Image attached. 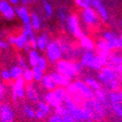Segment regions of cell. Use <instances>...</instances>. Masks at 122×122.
I'll use <instances>...</instances> for the list:
<instances>
[{"label": "cell", "instance_id": "obj_1", "mask_svg": "<svg viewBox=\"0 0 122 122\" xmlns=\"http://www.w3.org/2000/svg\"><path fill=\"white\" fill-rule=\"evenodd\" d=\"M98 71L97 80L100 82L101 86L103 85L105 89L109 91L119 90V75L113 68L105 66Z\"/></svg>", "mask_w": 122, "mask_h": 122}, {"label": "cell", "instance_id": "obj_2", "mask_svg": "<svg viewBox=\"0 0 122 122\" xmlns=\"http://www.w3.org/2000/svg\"><path fill=\"white\" fill-rule=\"evenodd\" d=\"M64 105L68 109L69 114L77 122H84L91 119V114L85 107L80 106L69 95L64 101Z\"/></svg>", "mask_w": 122, "mask_h": 122}, {"label": "cell", "instance_id": "obj_3", "mask_svg": "<svg viewBox=\"0 0 122 122\" xmlns=\"http://www.w3.org/2000/svg\"><path fill=\"white\" fill-rule=\"evenodd\" d=\"M55 66H56L55 71L64 75L65 76L70 78L71 81L76 78L78 75H81L82 71V66H81L80 63L75 62V61H71V60L63 59L59 61Z\"/></svg>", "mask_w": 122, "mask_h": 122}, {"label": "cell", "instance_id": "obj_4", "mask_svg": "<svg viewBox=\"0 0 122 122\" xmlns=\"http://www.w3.org/2000/svg\"><path fill=\"white\" fill-rule=\"evenodd\" d=\"M80 64L82 68H86L92 71H100L101 68H103V64L100 58L93 51H84L81 56Z\"/></svg>", "mask_w": 122, "mask_h": 122}, {"label": "cell", "instance_id": "obj_5", "mask_svg": "<svg viewBox=\"0 0 122 122\" xmlns=\"http://www.w3.org/2000/svg\"><path fill=\"white\" fill-rule=\"evenodd\" d=\"M45 57L47 58L49 64L56 65L59 61L63 60L64 51L59 40H53L49 43L45 51Z\"/></svg>", "mask_w": 122, "mask_h": 122}, {"label": "cell", "instance_id": "obj_6", "mask_svg": "<svg viewBox=\"0 0 122 122\" xmlns=\"http://www.w3.org/2000/svg\"><path fill=\"white\" fill-rule=\"evenodd\" d=\"M82 106L85 107L90 112L91 119L93 121H99L103 119V117L106 114L105 106L94 98L89 99V100H84L82 103Z\"/></svg>", "mask_w": 122, "mask_h": 122}, {"label": "cell", "instance_id": "obj_7", "mask_svg": "<svg viewBox=\"0 0 122 122\" xmlns=\"http://www.w3.org/2000/svg\"><path fill=\"white\" fill-rule=\"evenodd\" d=\"M26 82L22 78L14 81L11 83L10 86V95L11 98L16 104L19 103V101H22L26 97Z\"/></svg>", "mask_w": 122, "mask_h": 122}, {"label": "cell", "instance_id": "obj_8", "mask_svg": "<svg viewBox=\"0 0 122 122\" xmlns=\"http://www.w3.org/2000/svg\"><path fill=\"white\" fill-rule=\"evenodd\" d=\"M17 114L14 106L9 101L0 102V122H16Z\"/></svg>", "mask_w": 122, "mask_h": 122}, {"label": "cell", "instance_id": "obj_9", "mask_svg": "<svg viewBox=\"0 0 122 122\" xmlns=\"http://www.w3.org/2000/svg\"><path fill=\"white\" fill-rule=\"evenodd\" d=\"M66 27L68 32L77 39H80L83 35L81 27L80 18H78V16L76 14H70L69 15L68 20L66 22Z\"/></svg>", "mask_w": 122, "mask_h": 122}, {"label": "cell", "instance_id": "obj_10", "mask_svg": "<svg viewBox=\"0 0 122 122\" xmlns=\"http://www.w3.org/2000/svg\"><path fill=\"white\" fill-rule=\"evenodd\" d=\"M102 40H104L110 49V51H117L122 49V42L120 37L117 36L114 32L105 31L102 33Z\"/></svg>", "mask_w": 122, "mask_h": 122}, {"label": "cell", "instance_id": "obj_11", "mask_svg": "<svg viewBox=\"0 0 122 122\" xmlns=\"http://www.w3.org/2000/svg\"><path fill=\"white\" fill-rule=\"evenodd\" d=\"M36 110V120L45 121L53 113V108L44 100L39 101L35 106Z\"/></svg>", "mask_w": 122, "mask_h": 122}, {"label": "cell", "instance_id": "obj_12", "mask_svg": "<svg viewBox=\"0 0 122 122\" xmlns=\"http://www.w3.org/2000/svg\"><path fill=\"white\" fill-rule=\"evenodd\" d=\"M72 82L75 83L76 87L77 94H80L84 100H89V99L94 98V91L84 82V81L76 80Z\"/></svg>", "mask_w": 122, "mask_h": 122}, {"label": "cell", "instance_id": "obj_13", "mask_svg": "<svg viewBox=\"0 0 122 122\" xmlns=\"http://www.w3.org/2000/svg\"><path fill=\"white\" fill-rule=\"evenodd\" d=\"M28 102L32 104H37L39 101L42 100V93L35 83L31 82L26 85V97Z\"/></svg>", "mask_w": 122, "mask_h": 122}, {"label": "cell", "instance_id": "obj_14", "mask_svg": "<svg viewBox=\"0 0 122 122\" xmlns=\"http://www.w3.org/2000/svg\"><path fill=\"white\" fill-rule=\"evenodd\" d=\"M81 20L86 26H95L98 22V15L92 7H86L81 11Z\"/></svg>", "mask_w": 122, "mask_h": 122}, {"label": "cell", "instance_id": "obj_15", "mask_svg": "<svg viewBox=\"0 0 122 122\" xmlns=\"http://www.w3.org/2000/svg\"><path fill=\"white\" fill-rule=\"evenodd\" d=\"M0 14H1L6 20L12 21L16 17L15 7L8 0H0Z\"/></svg>", "mask_w": 122, "mask_h": 122}, {"label": "cell", "instance_id": "obj_16", "mask_svg": "<svg viewBox=\"0 0 122 122\" xmlns=\"http://www.w3.org/2000/svg\"><path fill=\"white\" fill-rule=\"evenodd\" d=\"M20 114L27 121L36 120V110L35 106L30 102H22L20 105Z\"/></svg>", "mask_w": 122, "mask_h": 122}, {"label": "cell", "instance_id": "obj_17", "mask_svg": "<svg viewBox=\"0 0 122 122\" xmlns=\"http://www.w3.org/2000/svg\"><path fill=\"white\" fill-rule=\"evenodd\" d=\"M90 7H92L95 12L98 15V17L102 21H107L109 19V14L104 4L102 3L101 0H91Z\"/></svg>", "mask_w": 122, "mask_h": 122}, {"label": "cell", "instance_id": "obj_18", "mask_svg": "<svg viewBox=\"0 0 122 122\" xmlns=\"http://www.w3.org/2000/svg\"><path fill=\"white\" fill-rule=\"evenodd\" d=\"M43 100L45 102H47L53 109L64 104V101L56 94V92H55L54 90L47 91V92L44 94V96H43Z\"/></svg>", "mask_w": 122, "mask_h": 122}, {"label": "cell", "instance_id": "obj_19", "mask_svg": "<svg viewBox=\"0 0 122 122\" xmlns=\"http://www.w3.org/2000/svg\"><path fill=\"white\" fill-rule=\"evenodd\" d=\"M15 12L16 16L21 20L23 25H29L31 22V13L27 8V6L20 5L18 7H15Z\"/></svg>", "mask_w": 122, "mask_h": 122}, {"label": "cell", "instance_id": "obj_20", "mask_svg": "<svg viewBox=\"0 0 122 122\" xmlns=\"http://www.w3.org/2000/svg\"><path fill=\"white\" fill-rule=\"evenodd\" d=\"M50 76H52L54 82L56 83L57 86H62V87H66L71 82V81L70 78H68L66 76H65L64 75L60 74L57 71H53L50 72Z\"/></svg>", "mask_w": 122, "mask_h": 122}, {"label": "cell", "instance_id": "obj_21", "mask_svg": "<svg viewBox=\"0 0 122 122\" xmlns=\"http://www.w3.org/2000/svg\"><path fill=\"white\" fill-rule=\"evenodd\" d=\"M51 42L50 37L47 33H41L40 35L37 36L36 38V50H38L39 52H44L46 51V49L49 45V43Z\"/></svg>", "mask_w": 122, "mask_h": 122}, {"label": "cell", "instance_id": "obj_22", "mask_svg": "<svg viewBox=\"0 0 122 122\" xmlns=\"http://www.w3.org/2000/svg\"><path fill=\"white\" fill-rule=\"evenodd\" d=\"M28 44H29V39L23 33H20L19 35L15 36L13 46L17 49V50H24V49L27 47Z\"/></svg>", "mask_w": 122, "mask_h": 122}, {"label": "cell", "instance_id": "obj_23", "mask_svg": "<svg viewBox=\"0 0 122 122\" xmlns=\"http://www.w3.org/2000/svg\"><path fill=\"white\" fill-rule=\"evenodd\" d=\"M121 65H122V55H119L118 53H110L108 58L107 66L116 70Z\"/></svg>", "mask_w": 122, "mask_h": 122}, {"label": "cell", "instance_id": "obj_24", "mask_svg": "<svg viewBox=\"0 0 122 122\" xmlns=\"http://www.w3.org/2000/svg\"><path fill=\"white\" fill-rule=\"evenodd\" d=\"M80 45L84 51H93L95 48V44L92 39L84 34L80 38Z\"/></svg>", "mask_w": 122, "mask_h": 122}, {"label": "cell", "instance_id": "obj_25", "mask_svg": "<svg viewBox=\"0 0 122 122\" xmlns=\"http://www.w3.org/2000/svg\"><path fill=\"white\" fill-rule=\"evenodd\" d=\"M40 84H41V86L47 91L54 90L55 88L57 87V85H56V83L54 82V81H53L52 76H50V74H46L44 76V77H43V80L41 81Z\"/></svg>", "mask_w": 122, "mask_h": 122}, {"label": "cell", "instance_id": "obj_26", "mask_svg": "<svg viewBox=\"0 0 122 122\" xmlns=\"http://www.w3.org/2000/svg\"><path fill=\"white\" fill-rule=\"evenodd\" d=\"M28 54L27 56V62H28V65L30 66H36L38 64V61L41 57V54L38 50H36V49H33V50H31Z\"/></svg>", "mask_w": 122, "mask_h": 122}, {"label": "cell", "instance_id": "obj_27", "mask_svg": "<svg viewBox=\"0 0 122 122\" xmlns=\"http://www.w3.org/2000/svg\"><path fill=\"white\" fill-rule=\"evenodd\" d=\"M23 71H24V69H22L21 66H18L17 64L12 65L9 68V71H10V75H11V77H12V81H14L22 78Z\"/></svg>", "mask_w": 122, "mask_h": 122}, {"label": "cell", "instance_id": "obj_28", "mask_svg": "<svg viewBox=\"0 0 122 122\" xmlns=\"http://www.w3.org/2000/svg\"><path fill=\"white\" fill-rule=\"evenodd\" d=\"M108 102L110 104H121L122 105V91H109Z\"/></svg>", "mask_w": 122, "mask_h": 122}, {"label": "cell", "instance_id": "obj_29", "mask_svg": "<svg viewBox=\"0 0 122 122\" xmlns=\"http://www.w3.org/2000/svg\"><path fill=\"white\" fill-rule=\"evenodd\" d=\"M30 24H31L32 28L35 30V32L40 31L43 26V21L41 16L38 13H36V12L31 13V22H30Z\"/></svg>", "mask_w": 122, "mask_h": 122}, {"label": "cell", "instance_id": "obj_30", "mask_svg": "<svg viewBox=\"0 0 122 122\" xmlns=\"http://www.w3.org/2000/svg\"><path fill=\"white\" fill-rule=\"evenodd\" d=\"M94 99L99 101L100 103H102V104L105 106L108 102V92L106 91V89H103L101 87L98 90H95L94 91Z\"/></svg>", "mask_w": 122, "mask_h": 122}, {"label": "cell", "instance_id": "obj_31", "mask_svg": "<svg viewBox=\"0 0 122 122\" xmlns=\"http://www.w3.org/2000/svg\"><path fill=\"white\" fill-rule=\"evenodd\" d=\"M96 49H97V54H102V55L109 56L111 53L110 49H109V47L107 45V43L102 39L96 43Z\"/></svg>", "mask_w": 122, "mask_h": 122}, {"label": "cell", "instance_id": "obj_32", "mask_svg": "<svg viewBox=\"0 0 122 122\" xmlns=\"http://www.w3.org/2000/svg\"><path fill=\"white\" fill-rule=\"evenodd\" d=\"M32 69V72H33V81L34 82H41V81L43 80V77L46 75L45 71H43L42 69H40L39 66H33Z\"/></svg>", "mask_w": 122, "mask_h": 122}, {"label": "cell", "instance_id": "obj_33", "mask_svg": "<svg viewBox=\"0 0 122 122\" xmlns=\"http://www.w3.org/2000/svg\"><path fill=\"white\" fill-rule=\"evenodd\" d=\"M42 7H43V11H44V14L47 18H51L54 14V7L50 1L48 0H43L42 1Z\"/></svg>", "mask_w": 122, "mask_h": 122}, {"label": "cell", "instance_id": "obj_34", "mask_svg": "<svg viewBox=\"0 0 122 122\" xmlns=\"http://www.w3.org/2000/svg\"><path fill=\"white\" fill-rule=\"evenodd\" d=\"M84 82L86 83V84H87L88 86H89L91 89H92L93 91L98 90V89L101 88V84H100V82L98 81V80H96V78H94V77L87 76V77L84 80Z\"/></svg>", "mask_w": 122, "mask_h": 122}, {"label": "cell", "instance_id": "obj_35", "mask_svg": "<svg viewBox=\"0 0 122 122\" xmlns=\"http://www.w3.org/2000/svg\"><path fill=\"white\" fill-rule=\"evenodd\" d=\"M0 80L6 84L11 83L12 77H11V75H10L9 69H1L0 70Z\"/></svg>", "mask_w": 122, "mask_h": 122}, {"label": "cell", "instance_id": "obj_36", "mask_svg": "<svg viewBox=\"0 0 122 122\" xmlns=\"http://www.w3.org/2000/svg\"><path fill=\"white\" fill-rule=\"evenodd\" d=\"M22 80L26 82V84L33 82V72H32V69H30V68L24 69L23 76H22Z\"/></svg>", "mask_w": 122, "mask_h": 122}, {"label": "cell", "instance_id": "obj_37", "mask_svg": "<svg viewBox=\"0 0 122 122\" xmlns=\"http://www.w3.org/2000/svg\"><path fill=\"white\" fill-rule=\"evenodd\" d=\"M68 13H66V10L65 8H61L59 9L58 11V20H59V23L60 25H66V22L68 20Z\"/></svg>", "mask_w": 122, "mask_h": 122}, {"label": "cell", "instance_id": "obj_38", "mask_svg": "<svg viewBox=\"0 0 122 122\" xmlns=\"http://www.w3.org/2000/svg\"><path fill=\"white\" fill-rule=\"evenodd\" d=\"M54 91L56 92V94L60 97L61 99H62L63 101H65V99L66 98V97L69 96L68 94V91H66V87H62V86H57L56 88L54 89Z\"/></svg>", "mask_w": 122, "mask_h": 122}, {"label": "cell", "instance_id": "obj_39", "mask_svg": "<svg viewBox=\"0 0 122 122\" xmlns=\"http://www.w3.org/2000/svg\"><path fill=\"white\" fill-rule=\"evenodd\" d=\"M7 95H8L7 85H6V83H4L3 81H1V80H0V102L5 101Z\"/></svg>", "mask_w": 122, "mask_h": 122}, {"label": "cell", "instance_id": "obj_40", "mask_svg": "<svg viewBox=\"0 0 122 122\" xmlns=\"http://www.w3.org/2000/svg\"><path fill=\"white\" fill-rule=\"evenodd\" d=\"M37 66H39L40 69H42L43 71H47L48 68H49V62H48V60L45 56H42L41 55V57L38 61V64H37Z\"/></svg>", "mask_w": 122, "mask_h": 122}, {"label": "cell", "instance_id": "obj_41", "mask_svg": "<svg viewBox=\"0 0 122 122\" xmlns=\"http://www.w3.org/2000/svg\"><path fill=\"white\" fill-rule=\"evenodd\" d=\"M53 111H54L55 114L59 115V116H61V117H65L66 115L69 114L68 109L66 108V106H65L64 104L61 105V106H59V107H57V108H55V109H53Z\"/></svg>", "mask_w": 122, "mask_h": 122}, {"label": "cell", "instance_id": "obj_42", "mask_svg": "<svg viewBox=\"0 0 122 122\" xmlns=\"http://www.w3.org/2000/svg\"><path fill=\"white\" fill-rule=\"evenodd\" d=\"M16 64L18 66H20L22 69H26L28 68V62H27V59H25L24 56H18L17 60H16Z\"/></svg>", "mask_w": 122, "mask_h": 122}, {"label": "cell", "instance_id": "obj_43", "mask_svg": "<svg viewBox=\"0 0 122 122\" xmlns=\"http://www.w3.org/2000/svg\"><path fill=\"white\" fill-rule=\"evenodd\" d=\"M46 122H64V119H63V117L59 116V115L52 113L50 116L46 119Z\"/></svg>", "mask_w": 122, "mask_h": 122}, {"label": "cell", "instance_id": "obj_44", "mask_svg": "<svg viewBox=\"0 0 122 122\" xmlns=\"http://www.w3.org/2000/svg\"><path fill=\"white\" fill-rule=\"evenodd\" d=\"M9 48H10V44H9L8 40L3 39V38H0V52L7 51Z\"/></svg>", "mask_w": 122, "mask_h": 122}, {"label": "cell", "instance_id": "obj_45", "mask_svg": "<svg viewBox=\"0 0 122 122\" xmlns=\"http://www.w3.org/2000/svg\"><path fill=\"white\" fill-rule=\"evenodd\" d=\"M111 106H112L113 112L122 119V105L121 104H111Z\"/></svg>", "mask_w": 122, "mask_h": 122}, {"label": "cell", "instance_id": "obj_46", "mask_svg": "<svg viewBox=\"0 0 122 122\" xmlns=\"http://www.w3.org/2000/svg\"><path fill=\"white\" fill-rule=\"evenodd\" d=\"M75 4L77 6L78 8H81V10L86 8V7H90V6L84 1V0H75Z\"/></svg>", "mask_w": 122, "mask_h": 122}, {"label": "cell", "instance_id": "obj_47", "mask_svg": "<svg viewBox=\"0 0 122 122\" xmlns=\"http://www.w3.org/2000/svg\"><path fill=\"white\" fill-rule=\"evenodd\" d=\"M9 3H11L13 6H17L21 3V0H8Z\"/></svg>", "mask_w": 122, "mask_h": 122}, {"label": "cell", "instance_id": "obj_48", "mask_svg": "<svg viewBox=\"0 0 122 122\" xmlns=\"http://www.w3.org/2000/svg\"><path fill=\"white\" fill-rule=\"evenodd\" d=\"M32 1H33V0H21V4L23 6H28Z\"/></svg>", "mask_w": 122, "mask_h": 122}, {"label": "cell", "instance_id": "obj_49", "mask_svg": "<svg viewBox=\"0 0 122 122\" xmlns=\"http://www.w3.org/2000/svg\"><path fill=\"white\" fill-rule=\"evenodd\" d=\"M115 71H117V74L119 75V77L122 76V65L120 66H118V68L116 69V70H115Z\"/></svg>", "mask_w": 122, "mask_h": 122}, {"label": "cell", "instance_id": "obj_50", "mask_svg": "<svg viewBox=\"0 0 122 122\" xmlns=\"http://www.w3.org/2000/svg\"><path fill=\"white\" fill-rule=\"evenodd\" d=\"M84 122H94L92 119H90V120H87V121H84Z\"/></svg>", "mask_w": 122, "mask_h": 122}, {"label": "cell", "instance_id": "obj_51", "mask_svg": "<svg viewBox=\"0 0 122 122\" xmlns=\"http://www.w3.org/2000/svg\"><path fill=\"white\" fill-rule=\"evenodd\" d=\"M119 37H120V40H121V42H122V33H121V35L119 36Z\"/></svg>", "mask_w": 122, "mask_h": 122}, {"label": "cell", "instance_id": "obj_52", "mask_svg": "<svg viewBox=\"0 0 122 122\" xmlns=\"http://www.w3.org/2000/svg\"><path fill=\"white\" fill-rule=\"evenodd\" d=\"M71 122H77V121H76V120H74V121H71Z\"/></svg>", "mask_w": 122, "mask_h": 122}, {"label": "cell", "instance_id": "obj_53", "mask_svg": "<svg viewBox=\"0 0 122 122\" xmlns=\"http://www.w3.org/2000/svg\"><path fill=\"white\" fill-rule=\"evenodd\" d=\"M121 25H122V22H121Z\"/></svg>", "mask_w": 122, "mask_h": 122}]
</instances>
